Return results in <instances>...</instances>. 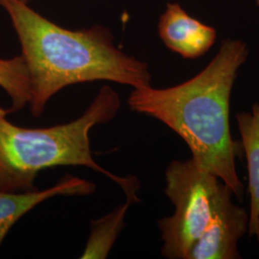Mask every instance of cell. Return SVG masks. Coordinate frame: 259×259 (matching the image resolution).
<instances>
[{"instance_id": "obj_1", "label": "cell", "mask_w": 259, "mask_h": 259, "mask_svg": "<svg viewBox=\"0 0 259 259\" xmlns=\"http://www.w3.org/2000/svg\"><path fill=\"white\" fill-rule=\"evenodd\" d=\"M248 54L243 40L225 39L209 64L194 77L165 89H134L128 98L132 111L174 131L195 162L219 178L238 198L243 184L236 158L243 149L241 142L232 139L230 109L232 89Z\"/></svg>"}, {"instance_id": "obj_2", "label": "cell", "mask_w": 259, "mask_h": 259, "mask_svg": "<svg viewBox=\"0 0 259 259\" xmlns=\"http://www.w3.org/2000/svg\"><path fill=\"white\" fill-rule=\"evenodd\" d=\"M0 7L9 17L27 65L29 107L35 118L55 94L72 84L109 81L134 89L151 85L148 65L115 47L108 29L62 27L20 0H0Z\"/></svg>"}, {"instance_id": "obj_3", "label": "cell", "mask_w": 259, "mask_h": 259, "mask_svg": "<svg viewBox=\"0 0 259 259\" xmlns=\"http://www.w3.org/2000/svg\"><path fill=\"white\" fill-rule=\"evenodd\" d=\"M120 107L119 94L104 85L75 120L35 129L10 122L7 110L0 108V192L35 191L40 171L56 166H83L119 185L130 203L139 202V181L134 177L117 176L100 166L91 147L92 129L113 119Z\"/></svg>"}, {"instance_id": "obj_4", "label": "cell", "mask_w": 259, "mask_h": 259, "mask_svg": "<svg viewBox=\"0 0 259 259\" xmlns=\"http://www.w3.org/2000/svg\"><path fill=\"white\" fill-rule=\"evenodd\" d=\"M229 189L219 178L203 170L192 157L169 164L164 191L175 211L158 221L164 257L187 259Z\"/></svg>"}, {"instance_id": "obj_5", "label": "cell", "mask_w": 259, "mask_h": 259, "mask_svg": "<svg viewBox=\"0 0 259 259\" xmlns=\"http://www.w3.org/2000/svg\"><path fill=\"white\" fill-rule=\"evenodd\" d=\"M229 189L223 196L212 220L195 243L187 259L241 258L238 243L248 232L249 214L232 202Z\"/></svg>"}, {"instance_id": "obj_6", "label": "cell", "mask_w": 259, "mask_h": 259, "mask_svg": "<svg viewBox=\"0 0 259 259\" xmlns=\"http://www.w3.org/2000/svg\"><path fill=\"white\" fill-rule=\"evenodd\" d=\"M165 47L185 59L204 55L216 41L215 28L192 18L179 3H168L157 23Z\"/></svg>"}, {"instance_id": "obj_7", "label": "cell", "mask_w": 259, "mask_h": 259, "mask_svg": "<svg viewBox=\"0 0 259 259\" xmlns=\"http://www.w3.org/2000/svg\"><path fill=\"white\" fill-rule=\"evenodd\" d=\"M96 185L78 177L65 176L55 185L30 192H0V248L14 225L37 204L57 196H89Z\"/></svg>"}, {"instance_id": "obj_8", "label": "cell", "mask_w": 259, "mask_h": 259, "mask_svg": "<svg viewBox=\"0 0 259 259\" xmlns=\"http://www.w3.org/2000/svg\"><path fill=\"white\" fill-rule=\"evenodd\" d=\"M241 144L248 166V191L250 195L249 229L250 236L259 242V103H254L250 111L236 115Z\"/></svg>"}, {"instance_id": "obj_9", "label": "cell", "mask_w": 259, "mask_h": 259, "mask_svg": "<svg viewBox=\"0 0 259 259\" xmlns=\"http://www.w3.org/2000/svg\"><path fill=\"white\" fill-rule=\"evenodd\" d=\"M131 203L126 201L100 219L93 220L82 258H107L124 225Z\"/></svg>"}, {"instance_id": "obj_10", "label": "cell", "mask_w": 259, "mask_h": 259, "mask_svg": "<svg viewBox=\"0 0 259 259\" xmlns=\"http://www.w3.org/2000/svg\"><path fill=\"white\" fill-rule=\"evenodd\" d=\"M0 88L7 93L11 108L8 114L21 111L31 99V82L27 65L22 55L11 59L0 58Z\"/></svg>"}, {"instance_id": "obj_11", "label": "cell", "mask_w": 259, "mask_h": 259, "mask_svg": "<svg viewBox=\"0 0 259 259\" xmlns=\"http://www.w3.org/2000/svg\"><path fill=\"white\" fill-rule=\"evenodd\" d=\"M20 1H23V2H26V3H28L30 0H20Z\"/></svg>"}, {"instance_id": "obj_12", "label": "cell", "mask_w": 259, "mask_h": 259, "mask_svg": "<svg viewBox=\"0 0 259 259\" xmlns=\"http://www.w3.org/2000/svg\"><path fill=\"white\" fill-rule=\"evenodd\" d=\"M255 2H256V4L259 6V0H255Z\"/></svg>"}]
</instances>
